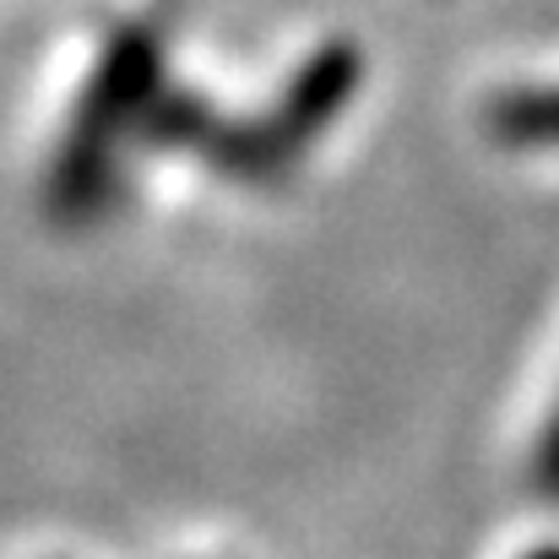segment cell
Instances as JSON below:
<instances>
[{"instance_id":"3957f363","label":"cell","mask_w":559,"mask_h":559,"mask_svg":"<svg viewBox=\"0 0 559 559\" xmlns=\"http://www.w3.org/2000/svg\"><path fill=\"white\" fill-rule=\"evenodd\" d=\"M544 559H559V555H544Z\"/></svg>"},{"instance_id":"6da1fadb","label":"cell","mask_w":559,"mask_h":559,"mask_svg":"<svg viewBox=\"0 0 559 559\" xmlns=\"http://www.w3.org/2000/svg\"><path fill=\"white\" fill-rule=\"evenodd\" d=\"M495 126L511 142L527 147H559V93H538V98H511L495 109Z\"/></svg>"},{"instance_id":"7a4b0ae2","label":"cell","mask_w":559,"mask_h":559,"mask_svg":"<svg viewBox=\"0 0 559 559\" xmlns=\"http://www.w3.org/2000/svg\"><path fill=\"white\" fill-rule=\"evenodd\" d=\"M538 484L559 500V413H555V424L544 429V445H538Z\"/></svg>"}]
</instances>
